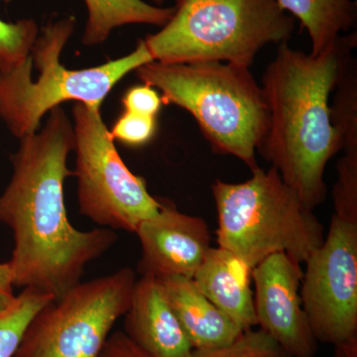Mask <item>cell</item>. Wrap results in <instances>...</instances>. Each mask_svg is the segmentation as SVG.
<instances>
[{
  "label": "cell",
  "mask_w": 357,
  "mask_h": 357,
  "mask_svg": "<svg viewBox=\"0 0 357 357\" xmlns=\"http://www.w3.org/2000/svg\"><path fill=\"white\" fill-rule=\"evenodd\" d=\"M342 156L337 161V178L333 190V215L357 223V135L342 141Z\"/></svg>",
  "instance_id": "ac0fdd59"
},
{
  "label": "cell",
  "mask_w": 357,
  "mask_h": 357,
  "mask_svg": "<svg viewBox=\"0 0 357 357\" xmlns=\"http://www.w3.org/2000/svg\"><path fill=\"white\" fill-rule=\"evenodd\" d=\"M158 280L194 349L222 347L243 333L199 290L192 278L172 276Z\"/></svg>",
  "instance_id": "5bb4252c"
},
{
  "label": "cell",
  "mask_w": 357,
  "mask_h": 357,
  "mask_svg": "<svg viewBox=\"0 0 357 357\" xmlns=\"http://www.w3.org/2000/svg\"><path fill=\"white\" fill-rule=\"evenodd\" d=\"M20 140L10 157L13 178L0 196V222L14 236L8 263L15 287L38 289L57 300L117 236L107 227L81 231L68 218L64 184L74 175L67 162L75 131L62 107L52 109L43 128Z\"/></svg>",
  "instance_id": "6da1fadb"
},
{
  "label": "cell",
  "mask_w": 357,
  "mask_h": 357,
  "mask_svg": "<svg viewBox=\"0 0 357 357\" xmlns=\"http://www.w3.org/2000/svg\"><path fill=\"white\" fill-rule=\"evenodd\" d=\"M156 128V117L124 112L115 122L114 128L110 129L109 133L114 140H119L132 146H140L154 137Z\"/></svg>",
  "instance_id": "44dd1931"
},
{
  "label": "cell",
  "mask_w": 357,
  "mask_h": 357,
  "mask_svg": "<svg viewBox=\"0 0 357 357\" xmlns=\"http://www.w3.org/2000/svg\"><path fill=\"white\" fill-rule=\"evenodd\" d=\"M38 35L39 27L35 20L6 22L0 20V70L23 64L31 55Z\"/></svg>",
  "instance_id": "d6986e66"
},
{
  "label": "cell",
  "mask_w": 357,
  "mask_h": 357,
  "mask_svg": "<svg viewBox=\"0 0 357 357\" xmlns=\"http://www.w3.org/2000/svg\"><path fill=\"white\" fill-rule=\"evenodd\" d=\"M75 27L74 16L49 21L30 57L18 67L0 70V117L18 139L36 133L45 115L62 103L100 107L126 75L153 61L144 40H139L124 57L88 69H68L61 55Z\"/></svg>",
  "instance_id": "277c9868"
},
{
  "label": "cell",
  "mask_w": 357,
  "mask_h": 357,
  "mask_svg": "<svg viewBox=\"0 0 357 357\" xmlns=\"http://www.w3.org/2000/svg\"><path fill=\"white\" fill-rule=\"evenodd\" d=\"M306 28L312 42V56L333 46L342 32L356 26V2L352 0H276Z\"/></svg>",
  "instance_id": "9a60e30c"
},
{
  "label": "cell",
  "mask_w": 357,
  "mask_h": 357,
  "mask_svg": "<svg viewBox=\"0 0 357 357\" xmlns=\"http://www.w3.org/2000/svg\"><path fill=\"white\" fill-rule=\"evenodd\" d=\"M13 270L8 261L0 262V312L10 307L16 296L14 295Z\"/></svg>",
  "instance_id": "cb8c5ba5"
},
{
  "label": "cell",
  "mask_w": 357,
  "mask_h": 357,
  "mask_svg": "<svg viewBox=\"0 0 357 357\" xmlns=\"http://www.w3.org/2000/svg\"><path fill=\"white\" fill-rule=\"evenodd\" d=\"M192 280L208 300L243 332L257 326L252 268L222 248H211Z\"/></svg>",
  "instance_id": "4fadbf2b"
},
{
  "label": "cell",
  "mask_w": 357,
  "mask_h": 357,
  "mask_svg": "<svg viewBox=\"0 0 357 357\" xmlns=\"http://www.w3.org/2000/svg\"><path fill=\"white\" fill-rule=\"evenodd\" d=\"M98 357H152L143 351L124 332L109 335Z\"/></svg>",
  "instance_id": "603a6c76"
},
{
  "label": "cell",
  "mask_w": 357,
  "mask_h": 357,
  "mask_svg": "<svg viewBox=\"0 0 357 357\" xmlns=\"http://www.w3.org/2000/svg\"><path fill=\"white\" fill-rule=\"evenodd\" d=\"M356 32L317 56L279 45L262 77L269 128L258 152L307 208L325 201L326 164L342 150L330 96L354 63Z\"/></svg>",
  "instance_id": "7a4b0ae2"
},
{
  "label": "cell",
  "mask_w": 357,
  "mask_h": 357,
  "mask_svg": "<svg viewBox=\"0 0 357 357\" xmlns=\"http://www.w3.org/2000/svg\"><path fill=\"white\" fill-rule=\"evenodd\" d=\"M333 347L335 351L332 357H357V335Z\"/></svg>",
  "instance_id": "d4e9b609"
},
{
  "label": "cell",
  "mask_w": 357,
  "mask_h": 357,
  "mask_svg": "<svg viewBox=\"0 0 357 357\" xmlns=\"http://www.w3.org/2000/svg\"><path fill=\"white\" fill-rule=\"evenodd\" d=\"M122 102L126 112L154 117L163 105L158 91L145 84L128 89L122 98Z\"/></svg>",
  "instance_id": "7402d4cb"
},
{
  "label": "cell",
  "mask_w": 357,
  "mask_h": 357,
  "mask_svg": "<svg viewBox=\"0 0 357 357\" xmlns=\"http://www.w3.org/2000/svg\"><path fill=\"white\" fill-rule=\"evenodd\" d=\"M190 357H287L261 328L244 331L229 344L208 349H194Z\"/></svg>",
  "instance_id": "ffe728a7"
},
{
  "label": "cell",
  "mask_w": 357,
  "mask_h": 357,
  "mask_svg": "<svg viewBox=\"0 0 357 357\" xmlns=\"http://www.w3.org/2000/svg\"><path fill=\"white\" fill-rule=\"evenodd\" d=\"M124 316V333L152 357H190L194 351L155 277L136 280Z\"/></svg>",
  "instance_id": "7c38bea8"
},
{
  "label": "cell",
  "mask_w": 357,
  "mask_h": 357,
  "mask_svg": "<svg viewBox=\"0 0 357 357\" xmlns=\"http://www.w3.org/2000/svg\"><path fill=\"white\" fill-rule=\"evenodd\" d=\"M73 126L79 211L107 229L135 234L141 222L158 215L164 202L151 196L144 178L126 165L100 107L75 102Z\"/></svg>",
  "instance_id": "52a82bcc"
},
{
  "label": "cell",
  "mask_w": 357,
  "mask_h": 357,
  "mask_svg": "<svg viewBox=\"0 0 357 357\" xmlns=\"http://www.w3.org/2000/svg\"><path fill=\"white\" fill-rule=\"evenodd\" d=\"M172 18L144 40L155 62H225L250 68L269 44L288 43L295 23L276 0H177Z\"/></svg>",
  "instance_id": "8992f818"
},
{
  "label": "cell",
  "mask_w": 357,
  "mask_h": 357,
  "mask_svg": "<svg viewBox=\"0 0 357 357\" xmlns=\"http://www.w3.org/2000/svg\"><path fill=\"white\" fill-rule=\"evenodd\" d=\"M303 309L318 342L335 345L357 335V223L333 215L323 243L306 260Z\"/></svg>",
  "instance_id": "9c48e42d"
},
{
  "label": "cell",
  "mask_w": 357,
  "mask_h": 357,
  "mask_svg": "<svg viewBox=\"0 0 357 357\" xmlns=\"http://www.w3.org/2000/svg\"><path fill=\"white\" fill-rule=\"evenodd\" d=\"M238 184L217 180L211 185L218 211V244L249 267L276 253L299 263L325 239L323 223L301 201L273 166L253 169Z\"/></svg>",
  "instance_id": "5b68a950"
},
{
  "label": "cell",
  "mask_w": 357,
  "mask_h": 357,
  "mask_svg": "<svg viewBox=\"0 0 357 357\" xmlns=\"http://www.w3.org/2000/svg\"><path fill=\"white\" fill-rule=\"evenodd\" d=\"M143 84L157 89L162 102L187 110L213 151L231 155L250 170L269 128V109L250 68L225 62L163 64L135 70Z\"/></svg>",
  "instance_id": "3957f363"
},
{
  "label": "cell",
  "mask_w": 357,
  "mask_h": 357,
  "mask_svg": "<svg viewBox=\"0 0 357 357\" xmlns=\"http://www.w3.org/2000/svg\"><path fill=\"white\" fill-rule=\"evenodd\" d=\"M55 300L50 294L24 288L6 311L0 312V357H14L33 318Z\"/></svg>",
  "instance_id": "e0dca14e"
},
{
  "label": "cell",
  "mask_w": 357,
  "mask_h": 357,
  "mask_svg": "<svg viewBox=\"0 0 357 357\" xmlns=\"http://www.w3.org/2000/svg\"><path fill=\"white\" fill-rule=\"evenodd\" d=\"M88 20L83 43L93 47L107 41L116 28L129 24L163 27L172 18L174 7L154 6L143 0H84Z\"/></svg>",
  "instance_id": "2e32d148"
},
{
  "label": "cell",
  "mask_w": 357,
  "mask_h": 357,
  "mask_svg": "<svg viewBox=\"0 0 357 357\" xmlns=\"http://www.w3.org/2000/svg\"><path fill=\"white\" fill-rule=\"evenodd\" d=\"M136 278L131 268L79 283L33 318L14 357H98L128 312Z\"/></svg>",
  "instance_id": "ba28073f"
},
{
  "label": "cell",
  "mask_w": 357,
  "mask_h": 357,
  "mask_svg": "<svg viewBox=\"0 0 357 357\" xmlns=\"http://www.w3.org/2000/svg\"><path fill=\"white\" fill-rule=\"evenodd\" d=\"M303 274L301 263L286 253L269 256L252 269L257 326L287 357H314L318 351L301 300Z\"/></svg>",
  "instance_id": "30bf717a"
},
{
  "label": "cell",
  "mask_w": 357,
  "mask_h": 357,
  "mask_svg": "<svg viewBox=\"0 0 357 357\" xmlns=\"http://www.w3.org/2000/svg\"><path fill=\"white\" fill-rule=\"evenodd\" d=\"M154 2H156L157 4H162L164 2V0H153Z\"/></svg>",
  "instance_id": "484cf974"
},
{
  "label": "cell",
  "mask_w": 357,
  "mask_h": 357,
  "mask_svg": "<svg viewBox=\"0 0 357 357\" xmlns=\"http://www.w3.org/2000/svg\"><path fill=\"white\" fill-rule=\"evenodd\" d=\"M141 276L192 278L211 250V234L202 218L185 215L164 203L158 215L140 223Z\"/></svg>",
  "instance_id": "8fae6325"
}]
</instances>
